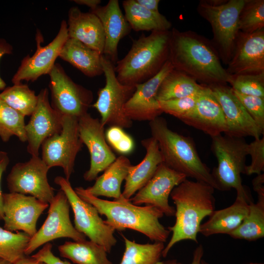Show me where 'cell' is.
Here are the masks:
<instances>
[{
    "instance_id": "cell-1",
    "label": "cell",
    "mask_w": 264,
    "mask_h": 264,
    "mask_svg": "<svg viewBox=\"0 0 264 264\" xmlns=\"http://www.w3.org/2000/svg\"><path fill=\"white\" fill-rule=\"evenodd\" d=\"M169 60L174 69L201 85L227 84L229 81L212 42L193 31L171 30Z\"/></svg>"
},
{
    "instance_id": "cell-2",
    "label": "cell",
    "mask_w": 264,
    "mask_h": 264,
    "mask_svg": "<svg viewBox=\"0 0 264 264\" xmlns=\"http://www.w3.org/2000/svg\"><path fill=\"white\" fill-rule=\"evenodd\" d=\"M215 189L205 183L185 179L172 190L170 196L176 205V221L167 229L172 232L162 256L166 257L175 244L183 240L198 243L201 221L215 208Z\"/></svg>"
},
{
    "instance_id": "cell-3",
    "label": "cell",
    "mask_w": 264,
    "mask_h": 264,
    "mask_svg": "<svg viewBox=\"0 0 264 264\" xmlns=\"http://www.w3.org/2000/svg\"><path fill=\"white\" fill-rule=\"evenodd\" d=\"M74 190L83 200L92 205L99 214L106 217L108 225L115 230L131 229L142 233L154 242H166L171 232L160 222L164 214L152 205L140 206L125 198L122 195L113 201L100 199L82 187Z\"/></svg>"
},
{
    "instance_id": "cell-4",
    "label": "cell",
    "mask_w": 264,
    "mask_h": 264,
    "mask_svg": "<svg viewBox=\"0 0 264 264\" xmlns=\"http://www.w3.org/2000/svg\"><path fill=\"white\" fill-rule=\"evenodd\" d=\"M170 38V30L154 31L134 40L126 55L116 63L118 80L135 87L157 74L169 60Z\"/></svg>"
},
{
    "instance_id": "cell-5",
    "label": "cell",
    "mask_w": 264,
    "mask_h": 264,
    "mask_svg": "<svg viewBox=\"0 0 264 264\" xmlns=\"http://www.w3.org/2000/svg\"><path fill=\"white\" fill-rule=\"evenodd\" d=\"M152 137L157 142L163 163L171 169L218 190L209 168L201 160L193 139L171 130L160 116L149 122Z\"/></svg>"
},
{
    "instance_id": "cell-6",
    "label": "cell",
    "mask_w": 264,
    "mask_h": 264,
    "mask_svg": "<svg viewBox=\"0 0 264 264\" xmlns=\"http://www.w3.org/2000/svg\"><path fill=\"white\" fill-rule=\"evenodd\" d=\"M246 0H200L199 14L210 24L212 43L220 59L228 64L234 50L240 32L239 18Z\"/></svg>"
},
{
    "instance_id": "cell-7",
    "label": "cell",
    "mask_w": 264,
    "mask_h": 264,
    "mask_svg": "<svg viewBox=\"0 0 264 264\" xmlns=\"http://www.w3.org/2000/svg\"><path fill=\"white\" fill-rule=\"evenodd\" d=\"M211 139V149L218 161L211 173L218 190L235 189L237 193H244L247 189L242 184L241 175L245 173L248 143L244 138L222 134Z\"/></svg>"
},
{
    "instance_id": "cell-8",
    "label": "cell",
    "mask_w": 264,
    "mask_h": 264,
    "mask_svg": "<svg viewBox=\"0 0 264 264\" xmlns=\"http://www.w3.org/2000/svg\"><path fill=\"white\" fill-rule=\"evenodd\" d=\"M105 86L99 89L98 98L92 106L101 116L103 125L129 128L132 121L124 112V107L135 90V87L125 85L117 79L114 65L103 55L101 56Z\"/></svg>"
},
{
    "instance_id": "cell-9",
    "label": "cell",
    "mask_w": 264,
    "mask_h": 264,
    "mask_svg": "<svg viewBox=\"0 0 264 264\" xmlns=\"http://www.w3.org/2000/svg\"><path fill=\"white\" fill-rule=\"evenodd\" d=\"M54 182L66 195L74 213V227L91 241L103 246L108 253L117 242L115 229L106 224L99 216L97 209L80 198L72 188L69 180L56 176Z\"/></svg>"
},
{
    "instance_id": "cell-10",
    "label": "cell",
    "mask_w": 264,
    "mask_h": 264,
    "mask_svg": "<svg viewBox=\"0 0 264 264\" xmlns=\"http://www.w3.org/2000/svg\"><path fill=\"white\" fill-rule=\"evenodd\" d=\"M83 146L79 136L78 118L64 115L61 132L42 143V159L49 169L62 168L65 178L69 180L74 172L77 155Z\"/></svg>"
},
{
    "instance_id": "cell-11",
    "label": "cell",
    "mask_w": 264,
    "mask_h": 264,
    "mask_svg": "<svg viewBox=\"0 0 264 264\" xmlns=\"http://www.w3.org/2000/svg\"><path fill=\"white\" fill-rule=\"evenodd\" d=\"M51 105L62 114L79 118L88 113L93 99L92 92L75 83L63 67L56 63L49 74Z\"/></svg>"
},
{
    "instance_id": "cell-12",
    "label": "cell",
    "mask_w": 264,
    "mask_h": 264,
    "mask_svg": "<svg viewBox=\"0 0 264 264\" xmlns=\"http://www.w3.org/2000/svg\"><path fill=\"white\" fill-rule=\"evenodd\" d=\"M69 208L66 195L59 190L49 204L48 215L44 224L31 237L25 250V256L55 239L68 238L75 242L86 240V236L73 226L69 217Z\"/></svg>"
},
{
    "instance_id": "cell-13",
    "label": "cell",
    "mask_w": 264,
    "mask_h": 264,
    "mask_svg": "<svg viewBox=\"0 0 264 264\" xmlns=\"http://www.w3.org/2000/svg\"><path fill=\"white\" fill-rule=\"evenodd\" d=\"M35 40L36 50L32 56L27 55L21 61L11 81L13 85L22 81L34 82L42 75L48 74L52 70L55 61L68 38L67 24L66 21L61 22L60 27L54 39L48 44L43 46L44 39L41 31L37 29Z\"/></svg>"
},
{
    "instance_id": "cell-14",
    "label": "cell",
    "mask_w": 264,
    "mask_h": 264,
    "mask_svg": "<svg viewBox=\"0 0 264 264\" xmlns=\"http://www.w3.org/2000/svg\"><path fill=\"white\" fill-rule=\"evenodd\" d=\"M49 169L39 156H32L25 162L16 163L7 177L10 192L29 194L50 204L55 195L54 189L48 181Z\"/></svg>"
},
{
    "instance_id": "cell-15",
    "label": "cell",
    "mask_w": 264,
    "mask_h": 264,
    "mask_svg": "<svg viewBox=\"0 0 264 264\" xmlns=\"http://www.w3.org/2000/svg\"><path fill=\"white\" fill-rule=\"evenodd\" d=\"M80 137L90 154V167L84 174L85 180H95L116 158L106 140L105 126L88 113L78 119Z\"/></svg>"
},
{
    "instance_id": "cell-16",
    "label": "cell",
    "mask_w": 264,
    "mask_h": 264,
    "mask_svg": "<svg viewBox=\"0 0 264 264\" xmlns=\"http://www.w3.org/2000/svg\"><path fill=\"white\" fill-rule=\"evenodd\" d=\"M4 229L22 230L30 237L37 232L38 220L49 204L34 197L17 193L2 194Z\"/></svg>"
},
{
    "instance_id": "cell-17",
    "label": "cell",
    "mask_w": 264,
    "mask_h": 264,
    "mask_svg": "<svg viewBox=\"0 0 264 264\" xmlns=\"http://www.w3.org/2000/svg\"><path fill=\"white\" fill-rule=\"evenodd\" d=\"M186 178L162 162L149 181L129 200L136 205H152L167 216H174L175 208L169 204V197L173 189Z\"/></svg>"
},
{
    "instance_id": "cell-18",
    "label": "cell",
    "mask_w": 264,
    "mask_h": 264,
    "mask_svg": "<svg viewBox=\"0 0 264 264\" xmlns=\"http://www.w3.org/2000/svg\"><path fill=\"white\" fill-rule=\"evenodd\" d=\"M37 96L36 107L25 126L27 151L32 156H39L44 141L60 133L63 126V116L52 107L48 89H42Z\"/></svg>"
},
{
    "instance_id": "cell-19",
    "label": "cell",
    "mask_w": 264,
    "mask_h": 264,
    "mask_svg": "<svg viewBox=\"0 0 264 264\" xmlns=\"http://www.w3.org/2000/svg\"><path fill=\"white\" fill-rule=\"evenodd\" d=\"M220 104L224 116L228 136L259 139L262 135L256 124L227 84L208 86Z\"/></svg>"
},
{
    "instance_id": "cell-20",
    "label": "cell",
    "mask_w": 264,
    "mask_h": 264,
    "mask_svg": "<svg viewBox=\"0 0 264 264\" xmlns=\"http://www.w3.org/2000/svg\"><path fill=\"white\" fill-rule=\"evenodd\" d=\"M173 69L168 60L155 76L135 86L134 92L124 107V112L129 119L150 122L163 113L156 96L161 82Z\"/></svg>"
},
{
    "instance_id": "cell-21",
    "label": "cell",
    "mask_w": 264,
    "mask_h": 264,
    "mask_svg": "<svg viewBox=\"0 0 264 264\" xmlns=\"http://www.w3.org/2000/svg\"><path fill=\"white\" fill-rule=\"evenodd\" d=\"M227 65L229 75L264 73V28L250 34L240 31Z\"/></svg>"
},
{
    "instance_id": "cell-22",
    "label": "cell",
    "mask_w": 264,
    "mask_h": 264,
    "mask_svg": "<svg viewBox=\"0 0 264 264\" xmlns=\"http://www.w3.org/2000/svg\"><path fill=\"white\" fill-rule=\"evenodd\" d=\"M180 120L210 136L227 131L221 106L210 88L203 85L194 107Z\"/></svg>"
},
{
    "instance_id": "cell-23",
    "label": "cell",
    "mask_w": 264,
    "mask_h": 264,
    "mask_svg": "<svg viewBox=\"0 0 264 264\" xmlns=\"http://www.w3.org/2000/svg\"><path fill=\"white\" fill-rule=\"evenodd\" d=\"M100 20L104 32L103 55L114 65L118 61L119 41L131 31V28L119 6L118 0H110L104 6L90 10Z\"/></svg>"
},
{
    "instance_id": "cell-24",
    "label": "cell",
    "mask_w": 264,
    "mask_h": 264,
    "mask_svg": "<svg viewBox=\"0 0 264 264\" xmlns=\"http://www.w3.org/2000/svg\"><path fill=\"white\" fill-rule=\"evenodd\" d=\"M252 201V198L248 192L237 194L236 198L231 205L213 212L208 220L200 225L199 233L206 237L218 234L229 235L248 215L249 203Z\"/></svg>"
},
{
    "instance_id": "cell-25",
    "label": "cell",
    "mask_w": 264,
    "mask_h": 264,
    "mask_svg": "<svg viewBox=\"0 0 264 264\" xmlns=\"http://www.w3.org/2000/svg\"><path fill=\"white\" fill-rule=\"evenodd\" d=\"M68 38L75 39L101 54H103L105 35L99 18L91 12H83L77 6L68 13Z\"/></svg>"
},
{
    "instance_id": "cell-26",
    "label": "cell",
    "mask_w": 264,
    "mask_h": 264,
    "mask_svg": "<svg viewBox=\"0 0 264 264\" xmlns=\"http://www.w3.org/2000/svg\"><path fill=\"white\" fill-rule=\"evenodd\" d=\"M141 144L146 150L145 156L138 164L130 167L122 192L123 197L129 200L149 181L163 162L157 142L154 137L143 139Z\"/></svg>"
},
{
    "instance_id": "cell-27",
    "label": "cell",
    "mask_w": 264,
    "mask_h": 264,
    "mask_svg": "<svg viewBox=\"0 0 264 264\" xmlns=\"http://www.w3.org/2000/svg\"><path fill=\"white\" fill-rule=\"evenodd\" d=\"M80 41L68 38L64 44L59 57L68 62L88 77L103 73L101 56Z\"/></svg>"
},
{
    "instance_id": "cell-28",
    "label": "cell",
    "mask_w": 264,
    "mask_h": 264,
    "mask_svg": "<svg viewBox=\"0 0 264 264\" xmlns=\"http://www.w3.org/2000/svg\"><path fill=\"white\" fill-rule=\"evenodd\" d=\"M132 164L129 158L123 155L116 157L105 171L95 179L94 184L86 188L93 196H103L118 199L122 196L121 187L125 180Z\"/></svg>"
},
{
    "instance_id": "cell-29",
    "label": "cell",
    "mask_w": 264,
    "mask_h": 264,
    "mask_svg": "<svg viewBox=\"0 0 264 264\" xmlns=\"http://www.w3.org/2000/svg\"><path fill=\"white\" fill-rule=\"evenodd\" d=\"M122 6L127 21L135 31H168L172 27L171 22L164 16L146 9L135 0H125Z\"/></svg>"
},
{
    "instance_id": "cell-30",
    "label": "cell",
    "mask_w": 264,
    "mask_h": 264,
    "mask_svg": "<svg viewBox=\"0 0 264 264\" xmlns=\"http://www.w3.org/2000/svg\"><path fill=\"white\" fill-rule=\"evenodd\" d=\"M58 250L61 257L76 264H113L105 248L91 241L66 242Z\"/></svg>"
},
{
    "instance_id": "cell-31",
    "label": "cell",
    "mask_w": 264,
    "mask_h": 264,
    "mask_svg": "<svg viewBox=\"0 0 264 264\" xmlns=\"http://www.w3.org/2000/svg\"><path fill=\"white\" fill-rule=\"evenodd\" d=\"M202 86L185 73L173 69L161 82L156 98L160 101L190 96L198 93Z\"/></svg>"
},
{
    "instance_id": "cell-32",
    "label": "cell",
    "mask_w": 264,
    "mask_h": 264,
    "mask_svg": "<svg viewBox=\"0 0 264 264\" xmlns=\"http://www.w3.org/2000/svg\"><path fill=\"white\" fill-rule=\"evenodd\" d=\"M229 235L233 239L254 241L264 237V197L249 203L248 215Z\"/></svg>"
},
{
    "instance_id": "cell-33",
    "label": "cell",
    "mask_w": 264,
    "mask_h": 264,
    "mask_svg": "<svg viewBox=\"0 0 264 264\" xmlns=\"http://www.w3.org/2000/svg\"><path fill=\"white\" fill-rule=\"evenodd\" d=\"M122 236L125 250L119 264H160L164 242L140 244Z\"/></svg>"
},
{
    "instance_id": "cell-34",
    "label": "cell",
    "mask_w": 264,
    "mask_h": 264,
    "mask_svg": "<svg viewBox=\"0 0 264 264\" xmlns=\"http://www.w3.org/2000/svg\"><path fill=\"white\" fill-rule=\"evenodd\" d=\"M0 97L9 106L24 116H30L34 111L38 101V96L27 84L13 85L6 87Z\"/></svg>"
},
{
    "instance_id": "cell-35",
    "label": "cell",
    "mask_w": 264,
    "mask_h": 264,
    "mask_svg": "<svg viewBox=\"0 0 264 264\" xmlns=\"http://www.w3.org/2000/svg\"><path fill=\"white\" fill-rule=\"evenodd\" d=\"M24 117L0 97V137L3 142L13 136L22 142L27 141Z\"/></svg>"
},
{
    "instance_id": "cell-36",
    "label": "cell",
    "mask_w": 264,
    "mask_h": 264,
    "mask_svg": "<svg viewBox=\"0 0 264 264\" xmlns=\"http://www.w3.org/2000/svg\"><path fill=\"white\" fill-rule=\"evenodd\" d=\"M30 238L23 232L13 233L0 227V258L15 263L24 257Z\"/></svg>"
},
{
    "instance_id": "cell-37",
    "label": "cell",
    "mask_w": 264,
    "mask_h": 264,
    "mask_svg": "<svg viewBox=\"0 0 264 264\" xmlns=\"http://www.w3.org/2000/svg\"><path fill=\"white\" fill-rule=\"evenodd\" d=\"M264 28V0H246L239 18V29L250 34Z\"/></svg>"
},
{
    "instance_id": "cell-38",
    "label": "cell",
    "mask_w": 264,
    "mask_h": 264,
    "mask_svg": "<svg viewBox=\"0 0 264 264\" xmlns=\"http://www.w3.org/2000/svg\"><path fill=\"white\" fill-rule=\"evenodd\" d=\"M228 83L234 90L240 93L264 98V73L230 75Z\"/></svg>"
},
{
    "instance_id": "cell-39",
    "label": "cell",
    "mask_w": 264,
    "mask_h": 264,
    "mask_svg": "<svg viewBox=\"0 0 264 264\" xmlns=\"http://www.w3.org/2000/svg\"><path fill=\"white\" fill-rule=\"evenodd\" d=\"M105 136L107 142L117 153L121 155L131 153L134 148L132 137L117 126H110L107 130Z\"/></svg>"
},
{
    "instance_id": "cell-40",
    "label": "cell",
    "mask_w": 264,
    "mask_h": 264,
    "mask_svg": "<svg viewBox=\"0 0 264 264\" xmlns=\"http://www.w3.org/2000/svg\"><path fill=\"white\" fill-rule=\"evenodd\" d=\"M198 93L182 98L158 101L160 109L162 112L180 120L194 107Z\"/></svg>"
},
{
    "instance_id": "cell-41",
    "label": "cell",
    "mask_w": 264,
    "mask_h": 264,
    "mask_svg": "<svg viewBox=\"0 0 264 264\" xmlns=\"http://www.w3.org/2000/svg\"><path fill=\"white\" fill-rule=\"evenodd\" d=\"M233 91L264 135V98L244 95Z\"/></svg>"
},
{
    "instance_id": "cell-42",
    "label": "cell",
    "mask_w": 264,
    "mask_h": 264,
    "mask_svg": "<svg viewBox=\"0 0 264 264\" xmlns=\"http://www.w3.org/2000/svg\"><path fill=\"white\" fill-rule=\"evenodd\" d=\"M248 155L251 158V163L246 165L245 174L260 175L264 171V136L254 139L247 145Z\"/></svg>"
},
{
    "instance_id": "cell-43",
    "label": "cell",
    "mask_w": 264,
    "mask_h": 264,
    "mask_svg": "<svg viewBox=\"0 0 264 264\" xmlns=\"http://www.w3.org/2000/svg\"><path fill=\"white\" fill-rule=\"evenodd\" d=\"M52 245L50 242L44 244L36 254L31 257L45 264H71L68 261H63L54 255L52 251Z\"/></svg>"
},
{
    "instance_id": "cell-44",
    "label": "cell",
    "mask_w": 264,
    "mask_h": 264,
    "mask_svg": "<svg viewBox=\"0 0 264 264\" xmlns=\"http://www.w3.org/2000/svg\"><path fill=\"white\" fill-rule=\"evenodd\" d=\"M9 161L10 160L7 153L4 151H0V220H3L4 216L2 193L0 189V182L2 174L6 170Z\"/></svg>"
},
{
    "instance_id": "cell-45",
    "label": "cell",
    "mask_w": 264,
    "mask_h": 264,
    "mask_svg": "<svg viewBox=\"0 0 264 264\" xmlns=\"http://www.w3.org/2000/svg\"><path fill=\"white\" fill-rule=\"evenodd\" d=\"M13 47L5 39L0 38V60L5 55H9L13 53ZM6 84L0 76V90H3L6 88Z\"/></svg>"
},
{
    "instance_id": "cell-46",
    "label": "cell",
    "mask_w": 264,
    "mask_h": 264,
    "mask_svg": "<svg viewBox=\"0 0 264 264\" xmlns=\"http://www.w3.org/2000/svg\"><path fill=\"white\" fill-rule=\"evenodd\" d=\"M203 254V246L202 244H199L193 252V259L190 264H201ZM160 264H178V263L176 260L172 259L161 261Z\"/></svg>"
},
{
    "instance_id": "cell-47",
    "label": "cell",
    "mask_w": 264,
    "mask_h": 264,
    "mask_svg": "<svg viewBox=\"0 0 264 264\" xmlns=\"http://www.w3.org/2000/svg\"><path fill=\"white\" fill-rule=\"evenodd\" d=\"M136 2L146 9L154 12H159V0H135Z\"/></svg>"
},
{
    "instance_id": "cell-48",
    "label": "cell",
    "mask_w": 264,
    "mask_h": 264,
    "mask_svg": "<svg viewBox=\"0 0 264 264\" xmlns=\"http://www.w3.org/2000/svg\"><path fill=\"white\" fill-rule=\"evenodd\" d=\"M72 1L78 4L86 5L89 7L90 10L99 6L101 2L100 0H73Z\"/></svg>"
},
{
    "instance_id": "cell-49",
    "label": "cell",
    "mask_w": 264,
    "mask_h": 264,
    "mask_svg": "<svg viewBox=\"0 0 264 264\" xmlns=\"http://www.w3.org/2000/svg\"><path fill=\"white\" fill-rule=\"evenodd\" d=\"M14 264H45L42 262H39L35 259L24 256V257L16 262Z\"/></svg>"
},
{
    "instance_id": "cell-50",
    "label": "cell",
    "mask_w": 264,
    "mask_h": 264,
    "mask_svg": "<svg viewBox=\"0 0 264 264\" xmlns=\"http://www.w3.org/2000/svg\"><path fill=\"white\" fill-rule=\"evenodd\" d=\"M0 264H14V263L5 259L0 258Z\"/></svg>"
},
{
    "instance_id": "cell-51",
    "label": "cell",
    "mask_w": 264,
    "mask_h": 264,
    "mask_svg": "<svg viewBox=\"0 0 264 264\" xmlns=\"http://www.w3.org/2000/svg\"><path fill=\"white\" fill-rule=\"evenodd\" d=\"M201 264H210L206 261H205L204 260L202 259L201 261Z\"/></svg>"
},
{
    "instance_id": "cell-52",
    "label": "cell",
    "mask_w": 264,
    "mask_h": 264,
    "mask_svg": "<svg viewBox=\"0 0 264 264\" xmlns=\"http://www.w3.org/2000/svg\"><path fill=\"white\" fill-rule=\"evenodd\" d=\"M253 264V263H251V264Z\"/></svg>"
}]
</instances>
